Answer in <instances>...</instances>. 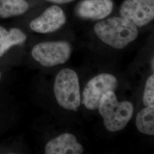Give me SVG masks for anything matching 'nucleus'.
Here are the masks:
<instances>
[{
	"instance_id": "f257e3e1",
	"label": "nucleus",
	"mask_w": 154,
	"mask_h": 154,
	"mask_svg": "<svg viewBox=\"0 0 154 154\" xmlns=\"http://www.w3.org/2000/svg\"><path fill=\"white\" fill-rule=\"evenodd\" d=\"M94 30L100 40L118 49L126 47L138 35L137 26L122 17H114L98 22Z\"/></svg>"
},
{
	"instance_id": "f03ea898",
	"label": "nucleus",
	"mask_w": 154,
	"mask_h": 154,
	"mask_svg": "<svg viewBox=\"0 0 154 154\" xmlns=\"http://www.w3.org/2000/svg\"><path fill=\"white\" fill-rule=\"evenodd\" d=\"M99 111L103 118L105 127L111 132L123 130L132 118L134 106L128 101L118 102L114 91H109L102 96Z\"/></svg>"
},
{
	"instance_id": "7ed1b4c3",
	"label": "nucleus",
	"mask_w": 154,
	"mask_h": 154,
	"mask_svg": "<svg viewBox=\"0 0 154 154\" xmlns=\"http://www.w3.org/2000/svg\"><path fill=\"white\" fill-rule=\"evenodd\" d=\"M55 98L58 104L67 110L77 111L81 105L79 79L77 73L63 69L55 78L54 85Z\"/></svg>"
},
{
	"instance_id": "20e7f679",
	"label": "nucleus",
	"mask_w": 154,
	"mask_h": 154,
	"mask_svg": "<svg viewBox=\"0 0 154 154\" xmlns=\"http://www.w3.org/2000/svg\"><path fill=\"white\" fill-rule=\"evenodd\" d=\"M71 46L66 41L43 42L33 48L32 54L35 61L45 67L63 64L71 55Z\"/></svg>"
},
{
	"instance_id": "39448f33",
	"label": "nucleus",
	"mask_w": 154,
	"mask_h": 154,
	"mask_svg": "<svg viewBox=\"0 0 154 154\" xmlns=\"http://www.w3.org/2000/svg\"><path fill=\"white\" fill-rule=\"evenodd\" d=\"M117 79L110 74H100L92 78L83 92L82 103L89 110L98 109L103 94L114 91L118 86Z\"/></svg>"
},
{
	"instance_id": "423d86ee",
	"label": "nucleus",
	"mask_w": 154,
	"mask_h": 154,
	"mask_svg": "<svg viewBox=\"0 0 154 154\" xmlns=\"http://www.w3.org/2000/svg\"><path fill=\"white\" fill-rule=\"evenodd\" d=\"M120 14L137 26H144L154 19V0H126L121 6Z\"/></svg>"
},
{
	"instance_id": "0eeeda50",
	"label": "nucleus",
	"mask_w": 154,
	"mask_h": 154,
	"mask_svg": "<svg viewBox=\"0 0 154 154\" xmlns=\"http://www.w3.org/2000/svg\"><path fill=\"white\" fill-rule=\"evenodd\" d=\"M66 21L65 13L61 8L51 6L30 22V27L37 33H52L60 29Z\"/></svg>"
},
{
	"instance_id": "6e6552de",
	"label": "nucleus",
	"mask_w": 154,
	"mask_h": 154,
	"mask_svg": "<svg viewBox=\"0 0 154 154\" xmlns=\"http://www.w3.org/2000/svg\"><path fill=\"white\" fill-rule=\"evenodd\" d=\"M83 150L82 146L77 142L74 135L65 133L48 143L45 147V154H81Z\"/></svg>"
},
{
	"instance_id": "1a4fd4ad",
	"label": "nucleus",
	"mask_w": 154,
	"mask_h": 154,
	"mask_svg": "<svg viewBox=\"0 0 154 154\" xmlns=\"http://www.w3.org/2000/svg\"><path fill=\"white\" fill-rule=\"evenodd\" d=\"M112 8L111 0H85L78 6L77 13L83 18L98 20L108 16Z\"/></svg>"
},
{
	"instance_id": "9d476101",
	"label": "nucleus",
	"mask_w": 154,
	"mask_h": 154,
	"mask_svg": "<svg viewBox=\"0 0 154 154\" xmlns=\"http://www.w3.org/2000/svg\"><path fill=\"white\" fill-rule=\"evenodd\" d=\"M26 39V35L21 30L13 28L8 32L0 26V57L12 46L22 44Z\"/></svg>"
},
{
	"instance_id": "9b49d317",
	"label": "nucleus",
	"mask_w": 154,
	"mask_h": 154,
	"mask_svg": "<svg viewBox=\"0 0 154 154\" xmlns=\"http://www.w3.org/2000/svg\"><path fill=\"white\" fill-rule=\"evenodd\" d=\"M136 126L139 131L146 135H154V105L147 106L138 113L136 119Z\"/></svg>"
},
{
	"instance_id": "f8f14e48",
	"label": "nucleus",
	"mask_w": 154,
	"mask_h": 154,
	"mask_svg": "<svg viewBox=\"0 0 154 154\" xmlns=\"http://www.w3.org/2000/svg\"><path fill=\"white\" fill-rule=\"evenodd\" d=\"M29 5L25 0H0V17L8 18L23 14Z\"/></svg>"
},
{
	"instance_id": "ddd939ff",
	"label": "nucleus",
	"mask_w": 154,
	"mask_h": 154,
	"mask_svg": "<svg viewBox=\"0 0 154 154\" xmlns=\"http://www.w3.org/2000/svg\"><path fill=\"white\" fill-rule=\"evenodd\" d=\"M143 104L146 106L154 105V75H151L147 79L143 97Z\"/></svg>"
},
{
	"instance_id": "4468645a",
	"label": "nucleus",
	"mask_w": 154,
	"mask_h": 154,
	"mask_svg": "<svg viewBox=\"0 0 154 154\" xmlns=\"http://www.w3.org/2000/svg\"><path fill=\"white\" fill-rule=\"evenodd\" d=\"M46 1L51 2L57 3V4H66V3L72 2L74 0H46Z\"/></svg>"
},
{
	"instance_id": "2eb2a0df",
	"label": "nucleus",
	"mask_w": 154,
	"mask_h": 154,
	"mask_svg": "<svg viewBox=\"0 0 154 154\" xmlns=\"http://www.w3.org/2000/svg\"><path fill=\"white\" fill-rule=\"evenodd\" d=\"M154 58H152V61H151V66H152V70H154Z\"/></svg>"
},
{
	"instance_id": "dca6fc26",
	"label": "nucleus",
	"mask_w": 154,
	"mask_h": 154,
	"mask_svg": "<svg viewBox=\"0 0 154 154\" xmlns=\"http://www.w3.org/2000/svg\"><path fill=\"white\" fill-rule=\"evenodd\" d=\"M1 72H0V79H1Z\"/></svg>"
}]
</instances>
